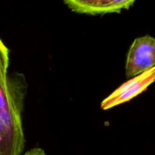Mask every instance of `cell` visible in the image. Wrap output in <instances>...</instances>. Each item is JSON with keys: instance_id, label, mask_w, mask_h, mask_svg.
<instances>
[{"instance_id": "6da1fadb", "label": "cell", "mask_w": 155, "mask_h": 155, "mask_svg": "<svg viewBox=\"0 0 155 155\" xmlns=\"http://www.w3.org/2000/svg\"><path fill=\"white\" fill-rule=\"evenodd\" d=\"M23 74L8 77V100L0 110V152L3 155H22L25 135L22 125V110L25 94Z\"/></svg>"}, {"instance_id": "7a4b0ae2", "label": "cell", "mask_w": 155, "mask_h": 155, "mask_svg": "<svg viewBox=\"0 0 155 155\" xmlns=\"http://www.w3.org/2000/svg\"><path fill=\"white\" fill-rule=\"evenodd\" d=\"M155 66V38L144 35L136 38L128 52L126 76L135 77Z\"/></svg>"}, {"instance_id": "3957f363", "label": "cell", "mask_w": 155, "mask_h": 155, "mask_svg": "<svg viewBox=\"0 0 155 155\" xmlns=\"http://www.w3.org/2000/svg\"><path fill=\"white\" fill-rule=\"evenodd\" d=\"M153 82H155V66L128 80L118 87L102 102L101 108L103 110H108L116 105L128 102L145 91Z\"/></svg>"}, {"instance_id": "277c9868", "label": "cell", "mask_w": 155, "mask_h": 155, "mask_svg": "<svg viewBox=\"0 0 155 155\" xmlns=\"http://www.w3.org/2000/svg\"><path fill=\"white\" fill-rule=\"evenodd\" d=\"M134 0H65L64 3L74 12L91 15L120 13L129 9Z\"/></svg>"}, {"instance_id": "5b68a950", "label": "cell", "mask_w": 155, "mask_h": 155, "mask_svg": "<svg viewBox=\"0 0 155 155\" xmlns=\"http://www.w3.org/2000/svg\"><path fill=\"white\" fill-rule=\"evenodd\" d=\"M8 66L9 50L0 39V110H2L8 100Z\"/></svg>"}, {"instance_id": "8992f818", "label": "cell", "mask_w": 155, "mask_h": 155, "mask_svg": "<svg viewBox=\"0 0 155 155\" xmlns=\"http://www.w3.org/2000/svg\"><path fill=\"white\" fill-rule=\"evenodd\" d=\"M22 155H46V153L42 148L35 147V148H32L29 151L24 153Z\"/></svg>"}, {"instance_id": "52a82bcc", "label": "cell", "mask_w": 155, "mask_h": 155, "mask_svg": "<svg viewBox=\"0 0 155 155\" xmlns=\"http://www.w3.org/2000/svg\"><path fill=\"white\" fill-rule=\"evenodd\" d=\"M0 155H3V153H1V152H0Z\"/></svg>"}]
</instances>
